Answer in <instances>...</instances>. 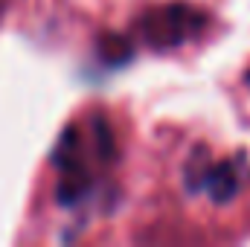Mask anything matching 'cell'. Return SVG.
I'll use <instances>...</instances> for the list:
<instances>
[{"instance_id": "obj_1", "label": "cell", "mask_w": 250, "mask_h": 247, "mask_svg": "<svg viewBox=\"0 0 250 247\" xmlns=\"http://www.w3.org/2000/svg\"><path fill=\"white\" fill-rule=\"evenodd\" d=\"M245 160H224V163H209L201 169V189L215 201V204H224L230 198L239 195V189L245 186Z\"/></svg>"}]
</instances>
